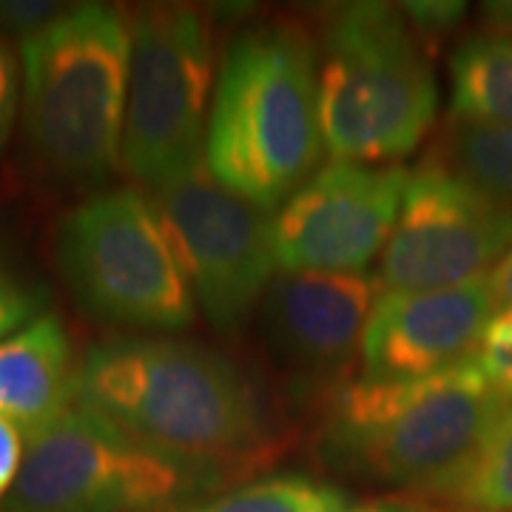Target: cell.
I'll return each mask as SVG.
<instances>
[{
    "label": "cell",
    "mask_w": 512,
    "mask_h": 512,
    "mask_svg": "<svg viewBox=\"0 0 512 512\" xmlns=\"http://www.w3.org/2000/svg\"><path fill=\"white\" fill-rule=\"evenodd\" d=\"M498 313L493 279L439 291H382L359 345V379L393 384L439 376L476 356Z\"/></svg>",
    "instance_id": "obj_12"
},
{
    "label": "cell",
    "mask_w": 512,
    "mask_h": 512,
    "mask_svg": "<svg viewBox=\"0 0 512 512\" xmlns=\"http://www.w3.org/2000/svg\"><path fill=\"white\" fill-rule=\"evenodd\" d=\"M407 183L402 165H322L274 211L279 271L367 274L393 234Z\"/></svg>",
    "instance_id": "obj_11"
},
{
    "label": "cell",
    "mask_w": 512,
    "mask_h": 512,
    "mask_svg": "<svg viewBox=\"0 0 512 512\" xmlns=\"http://www.w3.org/2000/svg\"><path fill=\"white\" fill-rule=\"evenodd\" d=\"M424 495L461 512H512V407L473 458Z\"/></svg>",
    "instance_id": "obj_16"
},
{
    "label": "cell",
    "mask_w": 512,
    "mask_h": 512,
    "mask_svg": "<svg viewBox=\"0 0 512 512\" xmlns=\"http://www.w3.org/2000/svg\"><path fill=\"white\" fill-rule=\"evenodd\" d=\"M74 404L131 441L225 470L265 439L254 384L200 342L128 333L86 350Z\"/></svg>",
    "instance_id": "obj_1"
},
{
    "label": "cell",
    "mask_w": 512,
    "mask_h": 512,
    "mask_svg": "<svg viewBox=\"0 0 512 512\" xmlns=\"http://www.w3.org/2000/svg\"><path fill=\"white\" fill-rule=\"evenodd\" d=\"M507 410L476 356L419 382L350 379L330 393L316 447L353 476L430 493L473 458Z\"/></svg>",
    "instance_id": "obj_3"
},
{
    "label": "cell",
    "mask_w": 512,
    "mask_h": 512,
    "mask_svg": "<svg viewBox=\"0 0 512 512\" xmlns=\"http://www.w3.org/2000/svg\"><path fill=\"white\" fill-rule=\"evenodd\" d=\"M57 268L94 319L140 333H177L197 322V302L148 194L114 188L60 220Z\"/></svg>",
    "instance_id": "obj_7"
},
{
    "label": "cell",
    "mask_w": 512,
    "mask_h": 512,
    "mask_svg": "<svg viewBox=\"0 0 512 512\" xmlns=\"http://www.w3.org/2000/svg\"><path fill=\"white\" fill-rule=\"evenodd\" d=\"M456 126L512 128V37L476 35L450 57Z\"/></svg>",
    "instance_id": "obj_15"
},
{
    "label": "cell",
    "mask_w": 512,
    "mask_h": 512,
    "mask_svg": "<svg viewBox=\"0 0 512 512\" xmlns=\"http://www.w3.org/2000/svg\"><path fill=\"white\" fill-rule=\"evenodd\" d=\"M319 60L291 23L239 32L217 69L205 168L262 211H276L319 171Z\"/></svg>",
    "instance_id": "obj_2"
},
{
    "label": "cell",
    "mask_w": 512,
    "mask_h": 512,
    "mask_svg": "<svg viewBox=\"0 0 512 512\" xmlns=\"http://www.w3.org/2000/svg\"><path fill=\"white\" fill-rule=\"evenodd\" d=\"M23 461V439L20 433L0 416V498H6Z\"/></svg>",
    "instance_id": "obj_24"
},
{
    "label": "cell",
    "mask_w": 512,
    "mask_h": 512,
    "mask_svg": "<svg viewBox=\"0 0 512 512\" xmlns=\"http://www.w3.org/2000/svg\"><path fill=\"white\" fill-rule=\"evenodd\" d=\"M20 111V66L12 46L0 35V154L6 151Z\"/></svg>",
    "instance_id": "obj_22"
},
{
    "label": "cell",
    "mask_w": 512,
    "mask_h": 512,
    "mask_svg": "<svg viewBox=\"0 0 512 512\" xmlns=\"http://www.w3.org/2000/svg\"><path fill=\"white\" fill-rule=\"evenodd\" d=\"M77 367L69 333L55 313L0 342V416L23 444L74 407Z\"/></svg>",
    "instance_id": "obj_14"
},
{
    "label": "cell",
    "mask_w": 512,
    "mask_h": 512,
    "mask_svg": "<svg viewBox=\"0 0 512 512\" xmlns=\"http://www.w3.org/2000/svg\"><path fill=\"white\" fill-rule=\"evenodd\" d=\"M379 296L376 276L279 271L259 302V325L282 362L308 373H333L359 356Z\"/></svg>",
    "instance_id": "obj_13"
},
{
    "label": "cell",
    "mask_w": 512,
    "mask_h": 512,
    "mask_svg": "<svg viewBox=\"0 0 512 512\" xmlns=\"http://www.w3.org/2000/svg\"><path fill=\"white\" fill-rule=\"evenodd\" d=\"M510 245L512 200L433 157L410 171L376 279L382 291L456 288L493 274Z\"/></svg>",
    "instance_id": "obj_10"
},
{
    "label": "cell",
    "mask_w": 512,
    "mask_h": 512,
    "mask_svg": "<svg viewBox=\"0 0 512 512\" xmlns=\"http://www.w3.org/2000/svg\"><path fill=\"white\" fill-rule=\"evenodd\" d=\"M439 86L399 6H342L319 52L325 154L339 163L396 165L436 123Z\"/></svg>",
    "instance_id": "obj_5"
},
{
    "label": "cell",
    "mask_w": 512,
    "mask_h": 512,
    "mask_svg": "<svg viewBox=\"0 0 512 512\" xmlns=\"http://www.w3.org/2000/svg\"><path fill=\"white\" fill-rule=\"evenodd\" d=\"M46 296L35 285H26L3 259H0V342L32 325Z\"/></svg>",
    "instance_id": "obj_20"
},
{
    "label": "cell",
    "mask_w": 512,
    "mask_h": 512,
    "mask_svg": "<svg viewBox=\"0 0 512 512\" xmlns=\"http://www.w3.org/2000/svg\"><path fill=\"white\" fill-rule=\"evenodd\" d=\"M348 495L305 476H271L177 512H342Z\"/></svg>",
    "instance_id": "obj_17"
},
{
    "label": "cell",
    "mask_w": 512,
    "mask_h": 512,
    "mask_svg": "<svg viewBox=\"0 0 512 512\" xmlns=\"http://www.w3.org/2000/svg\"><path fill=\"white\" fill-rule=\"evenodd\" d=\"M131 49V15L109 3H77L20 43L23 126L49 174L92 185L117 168Z\"/></svg>",
    "instance_id": "obj_4"
},
{
    "label": "cell",
    "mask_w": 512,
    "mask_h": 512,
    "mask_svg": "<svg viewBox=\"0 0 512 512\" xmlns=\"http://www.w3.org/2000/svg\"><path fill=\"white\" fill-rule=\"evenodd\" d=\"M476 362L498 396L512 407V308L495 313L476 350Z\"/></svg>",
    "instance_id": "obj_19"
},
{
    "label": "cell",
    "mask_w": 512,
    "mask_h": 512,
    "mask_svg": "<svg viewBox=\"0 0 512 512\" xmlns=\"http://www.w3.org/2000/svg\"><path fill=\"white\" fill-rule=\"evenodd\" d=\"M72 6L69 3H46V0H0V26L6 32L29 40L55 26Z\"/></svg>",
    "instance_id": "obj_21"
},
{
    "label": "cell",
    "mask_w": 512,
    "mask_h": 512,
    "mask_svg": "<svg viewBox=\"0 0 512 512\" xmlns=\"http://www.w3.org/2000/svg\"><path fill=\"white\" fill-rule=\"evenodd\" d=\"M481 18H484V26H487V35L512 37V0L484 3Z\"/></svg>",
    "instance_id": "obj_25"
},
{
    "label": "cell",
    "mask_w": 512,
    "mask_h": 512,
    "mask_svg": "<svg viewBox=\"0 0 512 512\" xmlns=\"http://www.w3.org/2000/svg\"><path fill=\"white\" fill-rule=\"evenodd\" d=\"M439 160L481 188L512 200V128L453 126Z\"/></svg>",
    "instance_id": "obj_18"
},
{
    "label": "cell",
    "mask_w": 512,
    "mask_h": 512,
    "mask_svg": "<svg viewBox=\"0 0 512 512\" xmlns=\"http://www.w3.org/2000/svg\"><path fill=\"white\" fill-rule=\"evenodd\" d=\"M220 481V467L143 447L74 404L23 444L3 510L177 512Z\"/></svg>",
    "instance_id": "obj_6"
},
{
    "label": "cell",
    "mask_w": 512,
    "mask_h": 512,
    "mask_svg": "<svg viewBox=\"0 0 512 512\" xmlns=\"http://www.w3.org/2000/svg\"><path fill=\"white\" fill-rule=\"evenodd\" d=\"M134 49L120 165L148 191L205 165L214 103L208 18L194 6H143L131 15Z\"/></svg>",
    "instance_id": "obj_8"
},
{
    "label": "cell",
    "mask_w": 512,
    "mask_h": 512,
    "mask_svg": "<svg viewBox=\"0 0 512 512\" xmlns=\"http://www.w3.org/2000/svg\"><path fill=\"white\" fill-rule=\"evenodd\" d=\"M404 18L410 26H416L421 35H447L453 32L467 6L456 3V0H416V3H404Z\"/></svg>",
    "instance_id": "obj_23"
},
{
    "label": "cell",
    "mask_w": 512,
    "mask_h": 512,
    "mask_svg": "<svg viewBox=\"0 0 512 512\" xmlns=\"http://www.w3.org/2000/svg\"><path fill=\"white\" fill-rule=\"evenodd\" d=\"M171 251L183 268L197 311L237 333L279 274L274 214L222 188L202 165L148 194Z\"/></svg>",
    "instance_id": "obj_9"
},
{
    "label": "cell",
    "mask_w": 512,
    "mask_h": 512,
    "mask_svg": "<svg viewBox=\"0 0 512 512\" xmlns=\"http://www.w3.org/2000/svg\"><path fill=\"white\" fill-rule=\"evenodd\" d=\"M490 279H493L498 311H501V308H512V245L510 251H507V256L498 262V268L490 274Z\"/></svg>",
    "instance_id": "obj_26"
},
{
    "label": "cell",
    "mask_w": 512,
    "mask_h": 512,
    "mask_svg": "<svg viewBox=\"0 0 512 512\" xmlns=\"http://www.w3.org/2000/svg\"><path fill=\"white\" fill-rule=\"evenodd\" d=\"M342 512H433L427 507H416V504H404V501H373V504H362V507H348Z\"/></svg>",
    "instance_id": "obj_27"
}]
</instances>
